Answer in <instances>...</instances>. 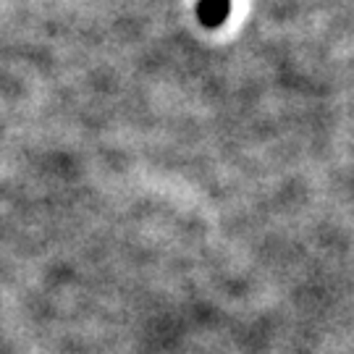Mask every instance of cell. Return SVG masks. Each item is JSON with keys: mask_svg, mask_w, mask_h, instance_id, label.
<instances>
[{"mask_svg": "<svg viewBox=\"0 0 354 354\" xmlns=\"http://www.w3.org/2000/svg\"><path fill=\"white\" fill-rule=\"evenodd\" d=\"M231 0H197V21L207 32H215L228 21Z\"/></svg>", "mask_w": 354, "mask_h": 354, "instance_id": "cell-1", "label": "cell"}]
</instances>
